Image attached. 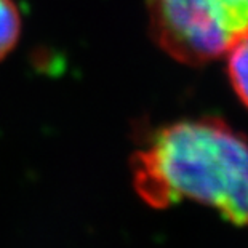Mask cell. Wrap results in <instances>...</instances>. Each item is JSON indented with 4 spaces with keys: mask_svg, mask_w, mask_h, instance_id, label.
Here are the masks:
<instances>
[{
    "mask_svg": "<svg viewBox=\"0 0 248 248\" xmlns=\"http://www.w3.org/2000/svg\"><path fill=\"white\" fill-rule=\"evenodd\" d=\"M133 187L152 208L194 200L248 226V140L216 117L160 126L131 157Z\"/></svg>",
    "mask_w": 248,
    "mask_h": 248,
    "instance_id": "6da1fadb",
    "label": "cell"
},
{
    "mask_svg": "<svg viewBox=\"0 0 248 248\" xmlns=\"http://www.w3.org/2000/svg\"><path fill=\"white\" fill-rule=\"evenodd\" d=\"M151 32L176 61L200 66L248 37V0H149Z\"/></svg>",
    "mask_w": 248,
    "mask_h": 248,
    "instance_id": "7a4b0ae2",
    "label": "cell"
},
{
    "mask_svg": "<svg viewBox=\"0 0 248 248\" xmlns=\"http://www.w3.org/2000/svg\"><path fill=\"white\" fill-rule=\"evenodd\" d=\"M21 35V16L13 0H0V60L18 44Z\"/></svg>",
    "mask_w": 248,
    "mask_h": 248,
    "instance_id": "3957f363",
    "label": "cell"
},
{
    "mask_svg": "<svg viewBox=\"0 0 248 248\" xmlns=\"http://www.w3.org/2000/svg\"><path fill=\"white\" fill-rule=\"evenodd\" d=\"M228 72L237 96L248 108V37L229 51Z\"/></svg>",
    "mask_w": 248,
    "mask_h": 248,
    "instance_id": "277c9868",
    "label": "cell"
}]
</instances>
